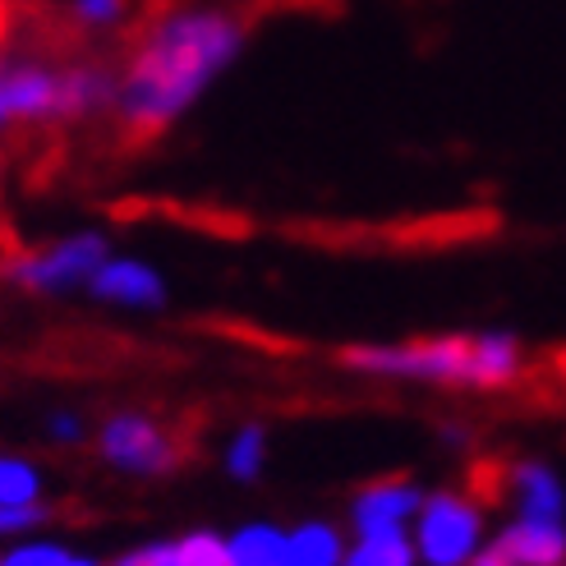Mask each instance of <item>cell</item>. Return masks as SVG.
<instances>
[{
    "label": "cell",
    "instance_id": "cell-10",
    "mask_svg": "<svg viewBox=\"0 0 566 566\" xmlns=\"http://www.w3.org/2000/svg\"><path fill=\"white\" fill-rule=\"evenodd\" d=\"M346 548H342V534L323 521H308L300 530L286 534V553H281V566H342Z\"/></svg>",
    "mask_w": 566,
    "mask_h": 566
},
{
    "label": "cell",
    "instance_id": "cell-5",
    "mask_svg": "<svg viewBox=\"0 0 566 566\" xmlns=\"http://www.w3.org/2000/svg\"><path fill=\"white\" fill-rule=\"evenodd\" d=\"M102 457L125 474H166L180 465V447L148 415H116L102 429Z\"/></svg>",
    "mask_w": 566,
    "mask_h": 566
},
{
    "label": "cell",
    "instance_id": "cell-21",
    "mask_svg": "<svg viewBox=\"0 0 566 566\" xmlns=\"http://www.w3.org/2000/svg\"><path fill=\"white\" fill-rule=\"evenodd\" d=\"M51 438H61V442H78V438H83L78 415H55V419H51Z\"/></svg>",
    "mask_w": 566,
    "mask_h": 566
},
{
    "label": "cell",
    "instance_id": "cell-9",
    "mask_svg": "<svg viewBox=\"0 0 566 566\" xmlns=\"http://www.w3.org/2000/svg\"><path fill=\"white\" fill-rule=\"evenodd\" d=\"M516 497L525 521H566V489L544 461H521L516 465Z\"/></svg>",
    "mask_w": 566,
    "mask_h": 566
},
{
    "label": "cell",
    "instance_id": "cell-22",
    "mask_svg": "<svg viewBox=\"0 0 566 566\" xmlns=\"http://www.w3.org/2000/svg\"><path fill=\"white\" fill-rule=\"evenodd\" d=\"M70 566H97V562H88V557H70Z\"/></svg>",
    "mask_w": 566,
    "mask_h": 566
},
{
    "label": "cell",
    "instance_id": "cell-11",
    "mask_svg": "<svg viewBox=\"0 0 566 566\" xmlns=\"http://www.w3.org/2000/svg\"><path fill=\"white\" fill-rule=\"evenodd\" d=\"M226 548H231V566H281L286 534L276 525H244L235 530V539H226Z\"/></svg>",
    "mask_w": 566,
    "mask_h": 566
},
{
    "label": "cell",
    "instance_id": "cell-4",
    "mask_svg": "<svg viewBox=\"0 0 566 566\" xmlns=\"http://www.w3.org/2000/svg\"><path fill=\"white\" fill-rule=\"evenodd\" d=\"M111 259L106 235L97 231H78L46 244L42 253H28L10 268V276L28 291H70V286H88L97 276V268Z\"/></svg>",
    "mask_w": 566,
    "mask_h": 566
},
{
    "label": "cell",
    "instance_id": "cell-8",
    "mask_svg": "<svg viewBox=\"0 0 566 566\" xmlns=\"http://www.w3.org/2000/svg\"><path fill=\"white\" fill-rule=\"evenodd\" d=\"M497 539L516 557V566H562L566 562V525H557V521L521 516L516 525H506Z\"/></svg>",
    "mask_w": 566,
    "mask_h": 566
},
{
    "label": "cell",
    "instance_id": "cell-1",
    "mask_svg": "<svg viewBox=\"0 0 566 566\" xmlns=\"http://www.w3.org/2000/svg\"><path fill=\"white\" fill-rule=\"evenodd\" d=\"M249 46V19L226 0H171L134 33L116 70V116L129 144H148L208 97Z\"/></svg>",
    "mask_w": 566,
    "mask_h": 566
},
{
    "label": "cell",
    "instance_id": "cell-3",
    "mask_svg": "<svg viewBox=\"0 0 566 566\" xmlns=\"http://www.w3.org/2000/svg\"><path fill=\"white\" fill-rule=\"evenodd\" d=\"M484 548V516L461 493H433L419 506V539L415 553L423 566H470V557Z\"/></svg>",
    "mask_w": 566,
    "mask_h": 566
},
{
    "label": "cell",
    "instance_id": "cell-14",
    "mask_svg": "<svg viewBox=\"0 0 566 566\" xmlns=\"http://www.w3.org/2000/svg\"><path fill=\"white\" fill-rule=\"evenodd\" d=\"M263 457H268L263 423H244V429L231 438V447H226V470H231L235 479H244V484H253L259 470H263Z\"/></svg>",
    "mask_w": 566,
    "mask_h": 566
},
{
    "label": "cell",
    "instance_id": "cell-6",
    "mask_svg": "<svg viewBox=\"0 0 566 566\" xmlns=\"http://www.w3.org/2000/svg\"><path fill=\"white\" fill-rule=\"evenodd\" d=\"M419 506H423L419 484H410V479H382V484H369L350 502V521L359 534H391L410 516H419Z\"/></svg>",
    "mask_w": 566,
    "mask_h": 566
},
{
    "label": "cell",
    "instance_id": "cell-2",
    "mask_svg": "<svg viewBox=\"0 0 566 566\" xmlns=\"http://www.w3.org/2000/svg\"><path fill=\"white\" fill-rule=\"evenodd\" d=\"M346 369L391 382H433V387H506L521 378V342L512 332L484 336H423L396 346H350Z\"/></svg>",
    "mask_w": 566,
    "mask_h": 566
},
{
    "label": "cell",
    "instance_id": "cell-18",
    "mask_svg": "<svg viewBox=\"0 0 566 566\" xmlns=\"http://www.w3.org/2000/svg\"><path fill=\"white\" fill-rule=\"evenodd\" d=\"M0 566H70V553L55 544H28V548H14Z\"/></svg>",
    "mask_w": 566,
    "mask_h": 566
},
{
    "label": "cell",
    "instance_id": "cell-20",
    "mask_svg": "<svg viewBox=\"0 0 566 566\" xmlns=\"http://www.w3.org/2000/svg\"><path fill=\"white\" fill-rule=\"evenodd\" d=\"M470 566H516V557L506 553V544L502 539H493V544H484L474 557H470Z\"/></svg>",
    "mask_w": 566,
    "mask_h": 566
},
{
    "label": "cell",
    "instance_id": "cell-16",
    "mask_svg": "<svg viewBox=\"0 0 566 566\" xmlns=\"http://www.w3.org/2000/svg\"><path fill=\"white\" fill-rule=\"evenodd\" d=\"M180 553L189 566H231V548H226V539H217V534L208 530H193L189 539H180Z\"/></svg>",
    "mask_w": 566,
    "mask_h": 566
},
{
    "label": "cell",
    "instance_id": "cell-15",
    "mask_svg": "<svg viewBox=\"0 0 566 566\" xmlns=\"http://www.w3.org/2000/svg\"><path fill=\"white\" fill-rule=\"evenodd\" d=\"M42 474L14 457H0V506H38Z\"/></svg>",
    "mask_w": 566,
    "mask_h": 566
},
{
    "label": "cell",
    "instance_id": "cell-7",
    "mask_svg": "<svg viewBox=\"0 0 566 566\" xmlns=\"http://www.w3.org/2000/svg\"><path fill=\"white\" fill-rule=\"evenodd\" d=\"M97 300L125 304V308H161L166 304V281L138 259H106L97 276L88 281Z\"/></svg>",
    "mask_w": 566,
    "mask_h": 566
},
{
    "label": "cell",
    "instance_id": "cell-13",
    "mask_svg": "<svg viewBox=\"0 0 566 566\" xmlns=\"http://www.w3.org/2000/svg\"><path fill=\"white\" fill-rule=\"evenodd\" d=\"M65 14L78 33L102 38V33H116L134 19V0H65Z\"/></svg>",
    "mask_w": 566,
    "mask_h": 566
},
{
    "label": "cell",
    "instance_id": "cell-12",
    "mask_svg": "<svg viewBox=\"0 0 566 566\" xmlns=\"http://www.w3.org/2000/svg\"><path fill=\"white\" fill-rule=\"evenodd\" d=\"M415 562H419L415 544L401 530H391V534H359V544L346 553L342 566H415Z\"/></svg>",
    "mask_w": 566,
    "mask_h": 566
},
{
    "label": "cell",
    "instance_id": "cell-17",
    "mask_svg": "<svg viewBox=\"0 0 566 566\" xmlns=\"http://www.w3.org/2000/svg\"><path fill=\"white\" fill-rule=\"evenodd\" d=\"M116 566H189V562H185L180 544H148V548L125 553Z\"/></svg>",
    "mask_w": 566,
    "mask_h": 566
},
{
    "label": "cell",
    "instance_id": "cell-23",
    "mask_svg": "<svg viewBox=\"0 0 566 566\" xmlns=\"http://www.w3.org/2000/svg\"><path fill=\"white\" fill-rule=\"evenodd\" d=\"M562 566H566V562H562Z\"/></svg>",
    "mask_w": 566,
    "mask_h": 566
},
{
    "label": "cell",
    "instance_id": "cell-19",
    "mask_svg": "<svg viewBox=\"0 0 566 566\" xmlns=\"http://www.w3.org/2000/svg\"><path fill=\"white\" fill-rule=\"evenodd\" d=\"M51 521L46 506H0V534H14V530H33Z\"/></svg>",
    "mask_w": 566,
    "mask_h": 566
}]
</instances>
